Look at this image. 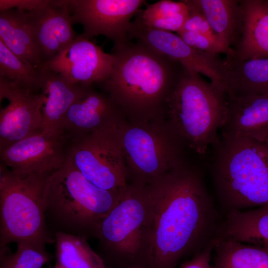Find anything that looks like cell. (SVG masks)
Returning a JSON list of instances; mask_svg holds the SVG:
<instances>
[{
	"instance_id": "obj_11",
	"label": "cell",
	"mask_w": 268,
	"mask_h": 268,
	"mask_svg": "<svg viewBox=\"0 0 268 268\" xmlns=\"http://www.w3.org/2000/svg\"><path fill=\"white\" fill-rule=\"evenodd\" d=\"M70 140L64 133L42 131L0 151L1 162L21 178L51 174L66 163Z\"/></svg>"
},
{
	"instance_id": "obj_17",
	"label": "cell",
	"mask_w": 268,
	"mask_h": 268,
	"mask_svg": "<svg viewBox=\"0 0 268 268\" xmlns=\"http://www.w3.org/2000/svg\"><path fill=\"white\" fill-rule=\"evenodd\" d=\"M221 135L264 142L268 134V95H227Z\"/></svg>"
},
{
	"instance_id": "obj_18",
	"label": "cell",
	"mask_w": 268,
	"mask_h": 268,
	"mask_svg": "<svg viewBox=\"0 0 268 268\" xmlns=\"http://www.w3.org/2000/svg\"><path fill=\"white\" fill-rule=\"evenodd\" d=\"M222 74L227 95H268V58L226 57Z\"/></svg>"
},
{
	"instance_id": "obj_6",
	"label": "cell",
	"mask_w": 268,
	"mask_h": 268,
	"mask_svg": "<svg viewBox=\"0 0 268 268\" xmlns=\"http://www.w3.org/2000/svg\"><path fill=\"white\" fill-rule=\"evenodd\" d=\"M149 206L148 185L128 184L95 236L106 268H145Z\"/></svg>"
},
{
	"instance_id": "obj_19",
	"label": "cell",
	"mask_w": 268,
	"mask_h": 268,
	"mask_svg": "<svg viewBox=\"0 0 268 268\" xmlns=\"http://www.w3.org/2000/svg\"><path fill=\"white\" fill-rule=\"evenodd\" d=\"M41 67L44 77L42 91L45 94L41 131L48 134L63 132L64 119L84 85L71 84L61 75Z\"/></svg>"
},
{
	"instance_id": "obj_21",
	"label": "cell",
	"mask_w": 268,
	"mask_h": 268,
	"mask_svg": "<svg viewBox=\"0 0 268 268\" xmlns=\"http://www.w3.org/2000/svg\"><path fill=\"white\" fill-rule=\"evenodd\" d=\"M193 1L220 41L233 55V50L242 37L244 27V14L241 0H193Z\"/></svg>"
},
{
	"instance_id": "obj_4",
	"label": "cell",
	"mask_w": 268,
	"mask_h": 268,
	"mask_svg": "<svg viewBox=\"0 0 268 268\" xmlns=\"http://www.w3.org/2000/svg\"><path fill=\"white\" fill-rule=\"evenodd\" d=\"M101 189L67 161L47 178L44 215L55 237L62 232L88 240L95 238L99 226L120 201L123 191Z\"/></svg>"
},
{
	"instance_id": "obj_5",
	"label": "cell",
	"mask_w": 268,
	"mask_h": 268,
	"mask_svg": "<svg viewBox=\"0 0 268 268\" xmlns=\"http://www.w3.org/2000/svg\"><path fill=\"white\" fill-rule=\"evenodd\" d=\"M227 95L200 73L185 67L166 105L165 118L183 145L205 155L219 142Z\"/></svg>"
},
{
	"instance_id": "obj_28",
	"label": "cell",
	"mask_w": 268,
	"mask_h": 268,
	"mask_svg": "<svg viewBox=\"0 0 268 268\" xmlns=\"http://www.w3.org/2000/svg\"><path fill=\"white\" fill-rule=\"evenodd\" d=\"M184 13H189V10L184 0H162L147 5L143 10L140 9L136 17L144 21L151 19H167Z\"/></svg>"
},
{
	"instance_id": "obj_20",
	"label": "cell",
	"mask_w": 268,
	"mask_h": 268,
	"mask_svg": "<svg viewBox=\"0 0 268 268\" xmlns=\"http://www.w3.org/2000/svg\"><path fill=\"white\" fill-rule=\"evenodd\" d=\"M244 14L242 36L231 57L268 58V0H241Z\"/></svg>"
},
{
	"instance_id": "obj_14",
	"label": "cell",
	"mask_w": 268,
	"mask_h": 268,
	"mask_svg": "<svg viewBox=\"0 0 268 268\" xmlns=\"http://www.w3.org/2000/svg\"><path fill=\"white\" fill-rule=\"evenodd\" d=\"M114 55L80 34L64 50L41 66L61 75L73 84L93 85L111 73Z\"/></svg>"
},
{
	"instance_id": "obj_2",
	"label": "cell",
	"mask_w": 268,
	"mask_h": 268,
	"mask_svg": "<svg viewBox=\"0 0 268 268\" xmlns=\"http://www.w3.org/2000/svg\"><path fill=\"white\" fill-rule=\"evenodd\" d=\"M112 53L115 57L112 71L99 84L126 119L165 118L167 99L185 67L138 42L114 46Z\"/></svg>"
},
{
	"instance_id": "obj_7",
	"label": "cell",
	"mask_w": 268,
	"mask_h": 268,
	"mask_svg": "<svg viewBox=\"0 0 268 268\" xmlns=\"http://www.w3.org/2000/svg\"><path fill=\"white\" fill-rule=\"evenodd\" d=\"M50 174L21 178L0 162V248L24 240L55 242L44 215L45 189Z\"/></svg>"
},
{
	"instance_id": "obj_34",
	"label": "cell",
	"mask_w": 268,
	"mask_h": 268,
	"mask_svg": "<svg viewBox=\"0 0 268 268\" xmlns=\"http://www.w3.org/2000/svg\"><path fill=\"white\" fill-rule=\"evenodd\" d=\"M125 268H144L143 267H141V266H131V267H127Z\"/></svg>"
},
{
	"instance_id": "obj_15",
	"label": "cell",
	"mask_w": 268,
	"mask_h": 268,
	"mask_svg": "<svg viewBox=\"0 0 268 268\" xmlns=\"http://www.w3.org/2000/svg\"><path fill=\"white\" fill-rule=\"evenodd\" d=\"M28 12L42 66L64 50L76 38L71 16L66 0H49L44 6Z\"/></svg>"
},
{
	"instance_id": "obj_24",
	"label": "cell",
	"mask_w": 268,
	"mask_h": 268,
	"mask_svg": "<svg viewBox=\"0 0 268 268\" xmlns=\"http://www.w3.org/2000/svg\"><path fill=\"white\" fill-rule=\"evenodd\" d=\"M212 268H268V246L245 244L219 237L213 248Z\"/></svg>"
},
{
	"instance_id": "obj_13",
	"label": "cell",
	"mask_w": 268,
	"mask_h": 268,
	"mask_svg": "<svg viewBox=\"0 0 268 268\" xmlns=\"http://www.w3.org/2000/svg\"><path fill=\"white\" fill-rule=\"evenodd\" d=\"M8 103L0 111V151L41 131L43 91L30 92L0 77V100Z\"/></svg>"
},
{
	"instance_id": "obj_10",
	"label": "cell",
	"mask_w": 268,
	"mask_h": 268,
	"mask_svg": "<svg viewBox=\"0 0 268 268\" xmlns=\"http://www.w3.org/2000/svg\"><path fill=\"white\" fill-rule=\"evenodd\" d=\"M73 23L81 24L80 35L89 39L103 35L114 46L128 43L131 19L146 3L144 0H66Z\"/></svg>"
},
{
	"instance_id": "obj_23",
	"label": "cell",
	"mask_w": 268,
	"mask_h": 268,
	"mask_svg": "<svg viewBox=\"0 0 268 268\" xmlns=\"http://www.w3.org/2000/svg\"><path fill=\"white\" fill-rule=\"evenodd\" d=\"M219 237L245 244L268 246V205L226 213Z\"/></svg>"
},
{
	"instance_id": "obj_26",
	"label": "cell",
	"mask_w": 268,
	"mask_h": 268,
	"mask_svg": "<svg viewBox=\"0 0 268 268\" xmlns=\"http://www.w3.org/2000/svg\"><path fill=\"white\" fill-rule=\"evenodd\" d=\"M0 77L34 93L40 92L44 83L42 67H35L15 56L0 40Z\"/></svg>"
},
{
	"instance_id": "obj_31",
	"label": "cell",
	"mask_w": 268,
	"mask_h": 268,
	"mask_svg": "<svg viewBox=\"0 0 268 268\" xmlns=\"http://www.w3.org/2000/svg\"><path fill=\"white\" fill-rule=\"evenodd\" d=\"M217 240L191 259L182 263L178 268H212V252Z\"/></svg>"
},
{
	"instance_id": "obj_25",
	"label": "cell",
	"mask_w": 268,
	"mask_h": 268,
	"mask_svg": "<svg viewBox=\"0 0 268 268\" xmlns=\"http://www.w3.org/2000/svg\"><path fill=\"white\" fill-rule=\"evenodd\" d=\"M56 266L63 268H106L100 256L87 240L62 232L54 235Z\"/></svg>"
},
{
	"instance_id": "obj_9",
	"label": "cell",
	"mask_w": 268,
	"mask_h": 268,
	"mask_svg": "<svg viewBox=\"0 0 268 268\" xmlns=\"http://www.w3.org/2000/svg\"><path fill=\"white\" fill-rule=\"evenodd\" d=\"M123 119L70 141L66 161L105 190L121 191L128 185L118 134V125Z\"/></svg>"
},
{
	"instance_id": "obj_27",
	"label": "cell",
	"mask_w": 268,
	"mask_h": 268,
	"mask_svg": "<svg viewBox=\"0 0 268 268\" xmlns=\"http://www.w3.org/2000/svg\"><path fill=\"white\" fill-rule=\"evenodd\" d=\"M16 244L14 253L7 246L0 248V268H41L51 260L45 243L24 240Z\"/></svg>"
},
{
	"instance_id": "obj_33",
	"label": "cell",
	"mask_w": 268,
	"mask_h": 268,
	"mask_svg": "<svg viewBox=\"0 0 268 268\" xmlns=\"http://www.w3.org/2000/svg\"><path fill=\"white\" fill-rule=\"evenodd\" d=\"M264 144H265L266 146L267 147L268 149V134L264 142Z\"/></svg>"
},
{
	"instance_id": "obj_12",
	"label": "cell",
	"mask_w": 268,
	"mask_h": 268,
	"mask_svg": "<svg viewBox=\"0 0 268 268\" xmlns=\"http://www.w3.org/2000/svg\"><path fill=\"white\" fill-rule=\"evenodd\" d=\"M129 37L206 76L215 86L223 89V60L219 55L196 50L178 35L148 27L136 17L130 25Z\"/></svg>"
},
{
	"instance_id": "obj_3",
	"label": "cell",
	"mask_w": 268,
	"mask_h": 268,
	"mask_svg": "<svg viewBox=\"0 0 268 268\" xmlns=\"http://www.w3.org/2000/svg\"><path fill=\"white\" fill-rule=\"evenodd\" d=\"M213 149L210 174L223 216L268 205V149L264 143L221 134Z\"/></svg>"
},
{
	"instance_id": "obj_35",
	"label": "cell",
	"mask_w": 268,
	"mask_h": 268,
	"mask_svg": "<svg viewBox=\"0 0 268 268\" xmlns=\"http://www.w3.org/2000/svg\"><path fill=\"white\" fill-rule=\"evenodd\" d=\"M55 268H62V267H59V266H56L55 267Z\"/></svg>"
},
{
	"instance_id": "obj_8",
	"label": "cell",
	"mask_w": 268,
	"mask_h": 268,
	"mask_svg": "<svg viewBox=\"0 0 268 268\" xmlns=\"http://www.w3.org/2000/svg\"><path fill=\"white\" fill-rule=\"evenodd\" d=\"M118 134L129 178L148 185L186 163L183 144L166 118L148 121L123 119Z\"/></svg>"
},
{
	"instance_id": "obj_29",
	"label": "cell",
	"mask_w": 268,
	"mask_h": 268,
	"mask_svg": "<svg viewBox=\"0 0 268 268\" xmlns=\"http://www.w3.org/2000/svg\"><path fill=\"white\" fill-rule=\"evenodd\" d=\"M184 1L188 8L189 16L181 30L194 31L202 34L218 46L227 50L230 54L228 56H232V53L220 41L203 14L195 5L193 0H184Z\"/></svg>"
},
{
	"instance_id": "obj_32",
	"label": "cell",
	"mask_w": 268,
	"mask_h": 268,
	"mask_svg": "<svg viewBox=\"0 0 268 268\" xmlns=\"http://www.w3.org/2000/svg\"><path fill=\"white\" fill-rule=\"evenodd\" d=\"M49 0H0V12L18 9L31 12L45 5Z\"/></svg>"
},
{
	"instance_id": "obj_16",
	"label": "cell",
	"mask_w": 268,
	"mask_h": 268,
	"mask_svg": "<svg viewBox=\"0 0 268 268\" xmlns=\"http://www.w3.org/2000/svg\"><path fill=\"white\" fill-rule=\"evenodd\" d=\"M126 118L120 107L105 92L93 85L83 90L68 110L62 131L70 141L90 134Z\"/></svg>"
},
{
	"instance_id": "obj_1",
	"label": "cell",
	"mask_w": 268,
	"mask_h": 268,
	"mask_svg": "<svg viewBox=\"0 0 268 268\" xmlns=\"http://www.w3.org/2000/svg\"><path fill=\"white\" fill-rule=\"evenodd\" d=\"M148 186L146 268H176L219 237L223 216L199 169L185 163Z\"/></svg>"
},
{
	"instance_id": "obj_30",
	"label": "cell",
	"mask_w": 268,
	"mask_h": 268,
	"mask_svg": "<svg viewBox=\"0 0 268 268\" xmlns=\"http://www.w3.org/2000/svg\"><path fill=\"white\" fill-rule=\"evenodd\" d=\"M177 33L186 43L196 50L212 55L224 54L226 56L230 55L227 50L198 32L180 30Z\"/></svg>"
},
{
	"instance_id": "obj_22",
	"label": "cell",
	"mask_w": 268,
	"mask_h": 268,
	"mask_svg": "<svg viewBox=\"0 0 268 268\" xmlns=\"http://www.w3.org/2000/svg\"><path fill=\"white\" fill-rule=\"evenodd\" d=\"M0 40L22 60L35 67L41 66L28 12L18 9L0 12Z\"/></svg>"
}]
</instances>
